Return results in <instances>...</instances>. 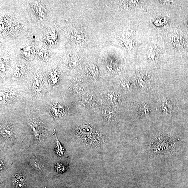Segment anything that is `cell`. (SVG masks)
<instances>
[{
    "instance_id": "cell-1",
    "label": "cell",
    "mask_w": 188,
    "mask_h": 188,
    "mask_svg": "<svg viewBox=\"0 0 188 188\" xmlns=\"http://www.w3.org/2000/svg\"><path fill=\"white\" fill-rule=\"evenodd\" d=\"M167 36V43L172 52L177 55L188 53V36L177 28L170 31Z\"/></svg>"
},
{
    "instance_id": "cell-2",
    "label": "cell",
    "mask_w": 188,
    "mask_h": 188,
    "mask_svg": "<svg viewBox=\"0 0 188 188\" xmlns=\"http://www.w3.org/2000/svg\"><path fill=\"white\" fill-rule=\"evenodd\" d=\"M148 60L153 63L158 62L165 55L164 46L161 41L155 40L146 46L144 51Z\"/></svg>"
},
{
    "instance_id": "cell-3",
    "label": "cell",
    "mask_w": 188,
    "mask_h": 188,
    "mask_svg": "<svg viewBox=\"0 0 188 188\" xmlns=\"http://www.w3.org/2000/svg\"><path fill=\"white\" fill-rule=\"evenodd\" d=\"M152 23L156 29L163 30L169 28L171 25V20L166 14H157L152 19Z\"/></svg>"
},
{
    "instance_id": "cell-4",
    "label": "cell",
    "mask_w": 188,
    "mask_h": 188,
    "mask_svg": "<svg viewBox=\"0 0 188 188\" xmlns=\"http://www.w3.org/2000/svg\"><path fill=\"white\" fill-rule=\"evenodd\" d=\"M21 52L22 57L28 60H32L35 56V50L33 46L27 45L21 48Z\"/></svg>"
},
{
    "instance_id": "cell-5",
    "label": "cell",
    "mask_w": 188,
    "mask_h": 188,
    "mask_svg": "<svg viewBox=\"0 0 188 188\" xmlns=\"http://www.w3.org/2000/svg\"><path fill=\"white\" fill-rule=\"evenodd\" d=\"M44 40L45 43L49 46H55L58 41L57 33L54 29L48 30L45 35Z\"/></svg>"
},
{
    "instance_id": "cell-6",
    "label": "cell",
    "mask_w": 188,
    "mask_h": 188,
    "mask_svg": "<svg viewBox=\"0 0 188 188\" xmlns=\"http://www.w3.org/2000/svg\"><path fill=\"white\" fill-rule=\"evenodd\" d=\"M81 102L86 107H91L94 106L95 104V100L94 97L92 95L86 94L82 97Z\"/></svg>"
},
{
    "instance_id": "cell-7",
    "label": "cell",
    "mask_w": 188,
    "mask_h": 188,
    "mask_svg": "<svg viewBox=\"0 0 188 188\" xmlns=\"http://www.w3.org/2000/svg\"><path fill=\"white\" fill-rule=\"evenodd\" d=\"M102 114L106 119L109 121L114 118L115 113L114 111L110 108L106 107L102 109Z\"/></svg>"
},
{
    "instance_id": "cell-8",
    "label": "cell",
    "mask_w": 188,
    "mask_h": 188,
    "mask_svg": "<svg viewBox=\"0 0 188 188\" xmlns=\"http://www.w3.org/2000/svg\"><path fill=\"white\" fill-rule=\"evenodd\" d=\"M13 183L17 188H23L25 184V180L24 177L17 175H15L13 177Z\"/></svg>"
},
{
    "instance_id": "cell-9",
    "label": "cell",
    "mask_w": 188,
    "mask_h": 188,
    "mask_svg": "<svg viewBox=\"0 0 188 188\" xmlns=\"http://www.w3.org/2000/svg\"><path fill=\"white\" fill-rule=\"evenodd\" d=\"M107 99L110 104L116 105L119 102V96L114 92H111L108 94Z\"/></svg>"
},
{
    "instance_id": "cell-10",
    "label": "cell",
    "mask_w": 188,
    "mask_h": 188,
    "mask_svg": "<svg viewBox=\"0 0 188 188\" xmlns=\"http://www.w3.org/2000/svg\"><path fill=\"white\" fill-rule=\"evenodd\" d=\"M33 86L36 94H39L42 92L43 84L42 81L38 78H36L33 82Z\"/></svg>"
},
{
    "instance_id": "cell-11",
    "label": "cell",
    "mask_w": 188,
    "mask_h": 188,
    "mask_svg": "<svg viewBox=\"0 0 188 188\" xmlns=\"http://www.w3.org/2000/svg\"><path fill=\"white\" fill-rule=\"evenodd\" d=\"M59 78V75L58 71L54 70L51 72L49 75V79L51 84L55 85L57 83Z\"/></svg>"
},
{
    "instance_id": "cell-12",
    "label": "cell",
    "mask_w": 188,
    "mask_h": 188,
    "mask_svg": "<svg viewBox=\"0 0 188 188\" xmlns=\"http://www.w3.org/2000/svg\"><path fill=\"white\" fill-rule=\"evenodd\" d=\"M38 55L43 60L46 61L50 58L49 53L48 50L44 48L40 47L38 49Z\"/></svg>"
},
{
    "instance_id": "cell-13",
    "label": "cell",
    "mask_w": 188,
    "mask_h": 188,
    "mask_svg": "<svg viewBox=\"0 0 188 188\" xmlns=\"http://www.w3.org/2000/svg\"><path fill=\"white\" fill-rule=\"evenodd\" d=\"M1 134L4 137L6 138H10L13 135V131L11 128L7 127H4L2 128L1 130Z\"/></svg>"
},
{
    "instance_id": "cell-14",
    "label": "cell",
    "mask_w": 188,
    "mask_h": 188,
    "mask_svg": "<svg viewBox=\"0 0 188 188\" xmlns=\"http://www.w3.org/2000/svg\"><path fill=\"white\" fill-rule=\"evenodd\" d=\"M161 6L165 7H173L176 4L177 1H155Z\"/></svg>"
},
{
    "instance_id": "cell-15",
    "label": "cell",
    "mask_w": 188,
    "mask_h": 188,
    "mask_svg": "<svg viewBox=\"0 0 188 188\" xmlns=\"http://www.w3.org/2000/svg\"><path fill=\"white\" fill-rule=\"evenodd\" d=\"M25 69L24 66L22 65L17 66L15 68L14 75L16 78H19L24 74Z\"/></svg>"
},
{
    "instance_id": "cell-16",
    "label": "cell",
    "mask_w": 188,
    "mask_h": 188,
    "mask_svg": "<svg viewBox=\"0 0 188 188\" xmlns=\"http://www.w3.org/2000/svg\"><path fill=\"white\" fill-rule=\"evenodd\" d=\"M75 90L77 93L79 94H83L86 93V87L85 85L81 84L78 85L75 87Z\"/></svg>"
},
{
    "instance_id": "cell-17",
    "label": "cell",
    "mask_w": 188,
    "mask_h": 188,
    "mask_svg": "<svg viewBox=\"0 0 188 188\" xmlns=\"http://www.w3.org/2000/svg\"><path fill=\"white\" fill-rule=\"evenodd\" d=\"M89 69L90 73L93 76H96L99 73L98 69L96 66L91 65L89 67Z\"/></svg>"
},
{
    "instance_id": "cell-18",
    "label": "cell",
    "mask_w": 188,
    "mask_h": 188,
    "mask_svg": "<svg viewBox=\"0 0 188 188\" xmlns=\"http://www.w3.org/2000/svg\"><path fill=\"white\" fill-rule=\"evenodd\" d=\"M148 109L147 107L145 106H143V107L141 106L140 109H138V113L140 114H148Z\"/></svg>"
},
{
    "instance_id": "cell-19",
    "label": "cell",
    "mask_w": 188,
    "mask_h": 188,
    "mask_svg": "<svg viewBox=\"0 0 188 188\" xmlns=\"http://www.w3.org/2000/svg\"><path fill=\"white\" fill-rule=\"evenodd\" d=\"M165 103H163L162 108H163V110H164V111L168 113V108H169L170 109L172 110V105L169 103V102L168 101L166 102Z\"/></svg>"
},
{
    "instance_id": "cell-20",
    "label": "cell",
    "mask_w": 188,
    "mask_h": 188,
    "mask_svg": "<svg viewBox=\"0 0 188 188\" xmlns=\"http://www.w3.org/2000/svg\"><path fill=\"white\" fill-rule=\"evenodd\" d=\"M77 63L76 59L74 56H72L69 59L68 61V63L69 65H70L71 66H74L76 65Z\"/></svg>"
},
{
    "instance_id": "cell-21",
    "label": "cell",
    "mask_w": 188,
    "mask_h": 188,
    "mask_svg": "<svg viewBox=\"0 0 188 188\" xmlns=\"http://www.w3.org/2000/svg\"><path fill=\"white\" fill-rule=\"evenodd\" d=\"M31 163L33 166L35 167L36 168L40 169V164L37 160L35 159H32Z\"/></svg>"
},
{
    "instance_id": "cell-22",
    "label": "cell",
    "mask_w": 188,
    "mask_h": 188,
    "mask_svg": "<svg viewBox=\"0 0 188 188\" xmlns=\"http://www.w3.org/2000/svg\"><path fill=\"white\" fill-rule=\"evenodd\" d=\"M121 86L125 88H128L129 87V85L128 83V82L127 81H122L121 83Z\"/></svg>"
},
{
    "instance_id": "cell-23",
    "label": "cell",
    "mask_w": 188,
    "mask_h": 188,
    "mask_svg": "<svg viewBox=\"0 0 188 188\" xmlns=\"http://www.w3.org/2000/svg\"><path fill=\"white\" fill-rule=\"evenodd\" d=\"M186 21H187V22H186V24H187V25L188 26V16L187 17V19L186 20Z\"/></svg>"
}]
</instances>
